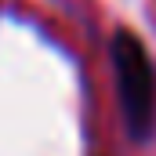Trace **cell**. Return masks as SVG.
I'll list each match as a JSON object with an SVG mask.
<instances>
[{
  "label": "cell",
  "instance_id": "1",
  "mask_svg": "<svg viewBox=\"0 0 156 156\" xmlns=\"http://www.w3.org/2000/svg\"><path fill=\"white\" fill-rule=\"evenodd\" d=\"M113 73H116V91H120V109L127 120V131L134 142H145L156 127V69L145 44L131 29H120L113 44Z\"/></svg>",
  "mask_w": 156,
  "mask_h": 156
}]
</instances>
